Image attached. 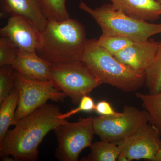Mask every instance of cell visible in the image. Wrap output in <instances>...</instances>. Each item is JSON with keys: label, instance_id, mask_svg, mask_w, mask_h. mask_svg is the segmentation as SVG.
<instances>
[{"label": "cell", "instance_id": "1", "mask_svg": "<svg viewBox=\"0 0 161 161\" xmlns=\"http://www.w3.org/2000/svg\"><path fill=\"white\" fill-rule=\"evenodd\" d=\"M60 108L46 103L15 124L0 143L1 157H13L16 161H36L38 148L45 136L68 121L61 119Z\"/></svg>", "mask_w": 161, "mask_h": 161}, {"label": "cell", "instance_id": "2", "mask_svg": "<svg viewBox=\"0 0 161 161\" xmlns=\"http://www.w3.org/2000/svg\"><path fill=\"white\" fill-rule=\"evenodd\" d=\"M42 33L43 43L36 52L41 58L52 64L80 61L87 39L78 20L48 19Z\"/></svg>", "mask_w": 161, "mask_h": 161}, {"label": "cell", "instance_id": "3", "mask_svg": "<svg viewBox=\"0 0 161 161\" xmlns=\"http://www.w3.org/2000/svg\"><path fill=\"white\" fill-rule=\"evenodd\" d=\"M80 61L102 83L122 92H136L145 84L144 74L117 60L98 44L97 39L87 40Z\"/></svg>", "mask_w": 161, "mask_h": 161}, {"label": "cell", "instance_id": "4", "mask_svg": "<svg viewBox=\"0 0 161 161\" xmlns=\"http://www.w3.org/2000/svg\"><path fill=\"white\" fill-rule=\"evenodd\" d=\"M79 9L90 15L101 29L102 34L119 36L134 42H143L161 34V23L136 19L114 8L112 4L91 8L80 0Z\"/></svg>", "mask_w": 161, "mask_h": 161}, {"label": "cell", "instance_id": "5", "mask_svg": "<svg viewBox=\"0 0 161 161\" xmlns=\"http://www.w3.org/2000/svg\"><path fill=\"white\" fill-rule=\"evenodd\" d=\"M50 78L54 86L65 93L75 104L102 84L80 60L52 64Z\"/></svg>", "mask_w": 161, "mask_h": 161}, {"label": "cell", "instance_id": "6", "mask_svg": "<svg viewBox=\"0 0 161 161\" xmlns=\"http://www.w3.org/2000/svg\"><path fill=\"white\" fill-rule=\"evenodd\" d=\"M148 123L149 115L147 111L132 106H124L122 112L117 115L93 117L95 134L102 140L117 144L133 135Z\"/></svg>", "mask_w": 161, "mask_h": 161}, {"label": "cell", "instance_id": "7", "mask_svg": "<svg viewBox=\"0 0 161 161\" xmlns=\"http://www.w3.org/2000/svg\"><path fill=\"white\" fill-rule=\"evenodd\" d=\"M19 91V99L13 125L47 101H63L65 93L56 88L51 80H40L24 77L15 71V86Z\"/></svg>", "mask_w": 161, "mask_h": 161}, {"label": "cell", "instance_id": "8", "mask_svg": "<svg viewBox=\"0 0 161 161\" xmlns=\"http://www.w3.org/2000/svg\"><path fill=\"white\" fill-rule=\"evenodd\" d=\"M58 145L55 157L61 161H77L81 151L91 147L95 134L93 117L60 125L54 130Z\"/></svg>", "mask_w": 161, "mask_h": 161}, {"label": "cell", "instance_id": "9", "mask_svg": "<svg viewBox=\"0 0 161 161\" xmlns=\"http://www.w3.org/2000/svg\"><path fill=\"white\" fill-rule=\"evenodd\" d=\"M118 145L120 152L126 155L129 161L140 159L154 161L161 149V136L157 129L148 123Z\"/></svg>", "mask_w": 161, "mask_h": 161}, {"label": "cell", "instance_id": "10", "mask_svg": "<svg viewBox=\"0 0 161 161\" xmlns=\"http://www.w3.org/2000/svg\"><path fill=\"white\" fill-rule=\"evenodd\" d=\"M0 35L8 38L21 50L36 52L43 43L42 32L21 16L9 17L6 25L0 29Z\"/></svg>", "mask_w": 161, "mask_h": 161}, {"label": "cell", "instance_id": "11", "mask_svg": "<svg viewBox=\"0 0 161 161\" xmlns=\"http://www.w3.org/2000/svg\"><path fill=\"white\" fill-rule=\"evenodd\" d=\"M159 43L150 39L143 42H134L114 56L136 72L144 74L154 60Z\"/></svg>", "mask_w": 161, "mask_h": 161}, {"label": "cell", "instance_id": "12", "mask_svg": "<svg viewBox=\"0 0 161 161\" xmlns=\"http://www.w3.org/2000/svg\"><path fill=\"white\" fill-rule=\"evenodd\" d=\"M1 18L21 16L31 21L42 32L47 20L44 15L40 0H1Z\"/></svg>", "mask_w": 161, "mask_h": 161}, {"label": "cell", "instance_id": "13", "mask_svg": "<svg viewBox=\"0 0 161 161\" xmlns=\"http://www.w3.org/2000/svg\"><path fill=\"white\" fill-rule=\"evenodd\" d=\"M51 63L41 58L36 52L19 49L11 65L16 71L24 77L47 81L51 79Z\"/></svg>", "mask_w": 161, "mask_h": 161}, {"label": "cell", "instance_id": "14", "mask_svg": "<svg viewBox=\"0 0 161 161\" xmlns=\"http://www.w3.org/2000/svg\"><path fill=\"white\" fill-rule=\"evenodd\" d=\"M109 1L115 9L136 19L152 23L161 17V5L157 0Z\"/></svg>", "mask_w": 161, "mask_h": 161}, {"label": "cell", "instance_id": "15", "mask_svg": "<svg viewBox=\"0 0 161 161\" xmlns=\"http://www.w3.org/2000/svg\"><path fill=\"white\" fill-rule=\"evenodd\" d=\"M19 99V91L15 87L11 93L1 103L0 143L5 138L9 127L13 124Z\"/></svg>", "mask_w": 161, "mask_h": 161}, {"label": "cell", "instance_id": "16", "mask_svg": "<svg viewBox=\"0 0 161 161\" xmlns=\"http://www.w3.org/2000/svg\"><path fill=\"white\" fill-rule=\"evenodd\" d=\"M135 95L148 113L149 123L157 129L161 136V92L156 94L137 92Z\"/></svg>", "mask_w": 161, "mask_h": 161}, {"label": "cell", "instance_id": "17", "mask_svg": "<svg viewBox=\"0 0 161 161\" xmlns=\"http://www.w3.org/2000/svg\"><path fill=\"white\" fill-rule=\"evenodd\" d=\"M90 148L89 154L81 160L115 161L120 153L118 144L102 140L92 143Z\"/></svg>", "mask_w": 161, "mask_h": 161}, {"label": "cell", "instance_id": "18", "mask_svg": "<svg viewBox=\"0 0 161 161\" xmlns=\"http://www.w3.org/2000/svg\"><path fill=\"white\" fill-rule=\"evenodd\" d=\"M145 85L150 94L161 92V41L154 60L145 73Z\"/></svg>", "mask_w": 161, "mask_h": 161}, {"label": "cell", "instance_id": "19", "mask_svg": "<svg viewBox=\"0 0 161 161\" xmlns=\"http://www.w3.org/2000/svg\"><path fill=\"white\" fill-rule=\"evenodd\" d=\"M67 0H40L44 15L47 20L61 21L69 19Z\"/></svg>", "mask_w": 161, "mask_h": 161}, {"label": "cell", "instance_id": "20", "mask_svg": "<svg viewBox=\"0 0 161 161\" xmlns=\"http://www.w3.org/2000/svg\"><path fill=\"white\" fill-rule=\"evenodd\" d=\"M98 44L113 56H115L134 43L128 38L119 36L101 35L97 40Z\"/></svg>", "mask_w": 161, "mask_h": 161}, {"label": "cell", "instance_id": "21", "mask_svg": "<svg viewBox=\"0 0 161 161\" xmlns=\"http://www.w3.org/2000/svg\"><path fill=\"white\" fill-rule=\"evenodd\" d=\"M15 86V70L11 65L0 69V103L11 93Z\"/></svg>", "mask_w": 161, "mask_h": 161}, {"label": "cell", "instance_id": "22", "mask_svg": "<svg viewBox=\"0 0 161 161\" xmlns=\"http://www.w3.org/2000/svg\"><path fill=\"white\" fill-rule=\"evenodd\" d=\"M18 47L8 38H0V66L12 65L16 57Z\"/></svg>", "mask_w": 161, "mask_h": 161}, {"label": "cell", "instance_id": "23", "mask_svg": "<svg viewBox=\"0 0 161 161\" xmlns=\"http://www.w3.org/2000/svg\"><path fill=\"white\" fill-rule=\"evenodd\" d=\"M95 104L93 98L88 95H85L80 99L79 105L76 108L71 110L69 112L64 114H60L59 118L61 119H66L72 115H75L79 112H91L95 110Z\"/></svg>", "mask_w": 161, "mask_h": 161}, {"label": "cell", "instance_id": "24", "mask_svg": "<svg viewBox=\"0 0 161 161\" xmlns=\"http://www.w3.org/2000/svg\"><path fill=\"white\" fill-rule=\"evenodd\" d=\"M94 111L98 115L103 116H111L119 113V112L114 111L110 103L105 100L98 102L95 104Z\"/></svg>", "mask_w": 161, "mask_h": 161}, {"label": "cell", "instance_id": "25", "mask_svg": "<svg viewBox=\"0 0 161 161\" xmlns=\"http://www.w3.org/2000/svg\"><path fill=\"white\" fill-rule=\"evenodd\" d=\"M117 161H129L128 158L125 154H124L122 153H121L119 155L118 158L117 159Z\"/></svg>", "mask_w": 161, "mask_h": 161}, {"label": "cell", "instance_id": "26", "mask_svg": "<svg viewBox=\"0 0 161 161\" xmlns=\"http://www.w3.org/2000/svg\"><path fill=\"white\" fill-rule=\"evenodd\" d=\"M154 161H161V149L156 156Z\"/></svg>", "mask_w": 161, "mask_h": 161}, {"label": "cell", "instance_id": "27", "mask_svg": "<svg viewBox=\"0 0 161 161\" xmlns=\"http://www.w3.org/2000/svg\"><path fill=\"white\" fill-rule=\"evenodd\" d=\"M157 1H158V2L159 3H160V4L161 5V0H157Z\"/></svg>", "mask_w": 161, "mask_h": 161}]
</instances>
